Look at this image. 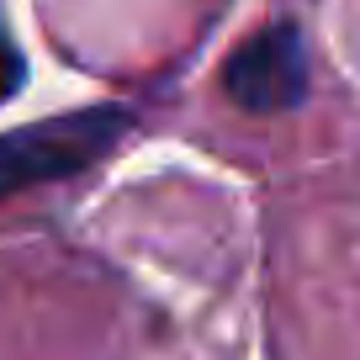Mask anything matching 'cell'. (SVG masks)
<instances>
[{
  "mask_svg": "<svg viewBox=\"0 0 360 360\" xmlns=\"http://www.w3.org/2000/svg\"><path fill=\"white\" fill-rule=\"evenodd\" d=\"M27 85V58H22V43H16L11 22H6V11H0V106L16 101Z\"/></svg>",
  "mask_w": 360,
  "mask_h": 360,
  "instance_id": "3",
  "label": "cell"
},
{
  "mask_svg": "<svg viewBox=\"0 0 360 360\" xmlns=\"http://www.w3.org/2000/svg\"><path fill=\"white\" fill-rule=\"evenodd\" d=\"M127 133H133L127 106H79V112H58L0 133V202L96 169Z\"/></svg>",
  "mask_w": 360,
  "mask_h": 360,
  "instance_id": "1",
  "label": "cell"
},
{
  "mask_svg": "<svg viewBox=\"0 0 360 360\" xmlns=\"http://www.w3.org/2000/svg\"><path fill=\"white\" fill-rule=\"evenodd\" d=\"M228 101L249 117H276L307 101V43L297 22H265L223 64Z\"/></svg>",
  "mask_w": 360,
  "mask_h": 360,
  "instance_id": "2",
  "label": "cell"
}]
</instances>
